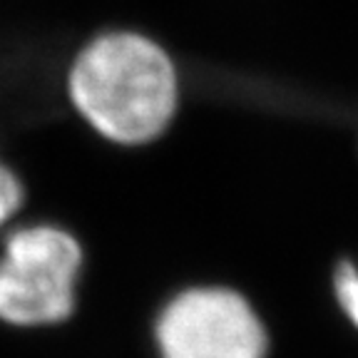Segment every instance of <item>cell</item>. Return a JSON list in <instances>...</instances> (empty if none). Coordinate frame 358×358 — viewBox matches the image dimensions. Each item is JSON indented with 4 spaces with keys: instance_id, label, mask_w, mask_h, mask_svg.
<instances>
[{
    "instance_id": "5",
    "label": "cell",
    "mask_w": 358,
    "mask_h": 358,
    "mask_svg": "<svg viewBox=\"0 0 358 358\" xmlns=\"http://www.w3.org/2000/svg\"><path fill=\"white\" fill-rule=\"evenodd\" d=\"M20 201H22V192L15 174L0 164V227L17 212Z\"/></svg>"
},
{
    "instance_id": "4",
    "label": "cell",
    "mask_w": 358,
    "mask_h": 358,
    "mask_svg": "<svg viewBox=\"0 0 358 358\" xmlns=\"http://www.w3.org/2000/svg\"><path fill=\"white\" fill-rule=\"evenodd\" d=\"M336 296L346 311V316L358 329V266L351 262H343L336 271Z\"/></svg>"
},
{
    "instance_id": "2",
    "label": "cell",
    "mask_w": 358,
    "mask_h": 358,
    "mask_svg": "<svg viewBox=\"0 0 358 358\" xmlns=\"http://www.w3.org/2000/svg\"><path fill=\"white\" fill-rule=\"evenodd\" d=\"M83 254L55 227L13 234L0 259V319L15 326L57 324L73 313Z\"/></svg>"
},
{
    "instance_id": "1",
    "label": "cell",
    "mask_w": 358,
    "mask_h": 358,
    "mask_svg": "<svg viewBox=\"0 0 358 358\" xmlns=\"http://www.w3.org/2000/svg\"><path fill=\"white\" fill-rule=\"evenodd\" d=\"M67 90L80 115L122 145L159 137L179 102L172 57L147 35L127 30L90 40L70 67Z\"/></svg>"
},
{
    "instance_id": "3",
    "label": "cell",
    "mask_w": 358,
    "mask_h": 358,
    "mask_svg": "<svg viewBox=\"0 0 358 358\" xmlns=\"http://www.w3.org/2000/svg\"><path fill=\"white\" fill-rule=\"evenodd\" d=\"M162 358H264L266 331L252 306L227 289H192L164 308Z\"/></svg>"
}]
</instances>
